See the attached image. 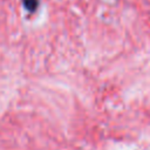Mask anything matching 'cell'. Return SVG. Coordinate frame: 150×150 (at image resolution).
I'll use <instances>...</instances> for the list:
<instances>
[{
    "label": "cell",
    "instance_id": "6da1fadb",
    "mask_svg": "<svg viewBox=\"0 0 150 150\" xmlns=\"http://www.w3.org/2000/svg\"><path fill=\"white\" fill-rule=\"evenodd\" d=\"M25 8L29 12H34L38 7V0H21Z\"/></svg>",
    "mask_w": 150,
    "mask_h": 150
}]
</instances>
